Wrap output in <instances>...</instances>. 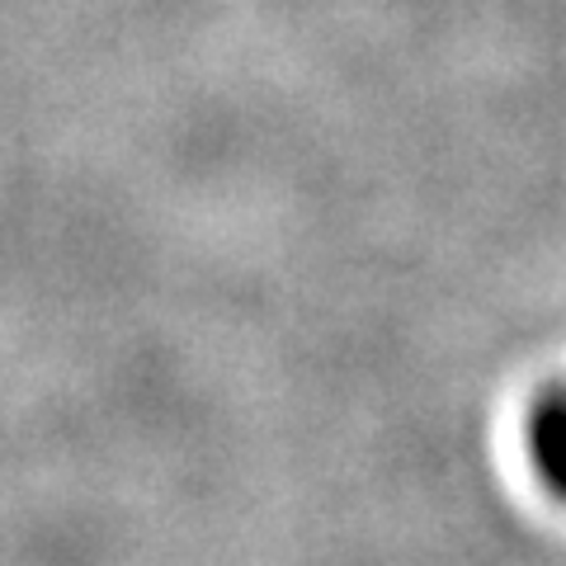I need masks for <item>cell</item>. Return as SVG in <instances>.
Instances as JSON below:
<instances>
[{
	"instance_id": "obj_1",
	"label": "cell",
	"mask_w": 566,
	"mask_h": 566,
	"mask_svg": "<svg viewBox=\"0 0 566 566\" xmlns=\"http://www.w3.org/2000/svg\"><path fill=\"white\" fill-rule=\"evenodd\" d=\"M524 463L534 482L566 505V378L547 382L524 411Z\"/></svg>"
}]
</instances>
